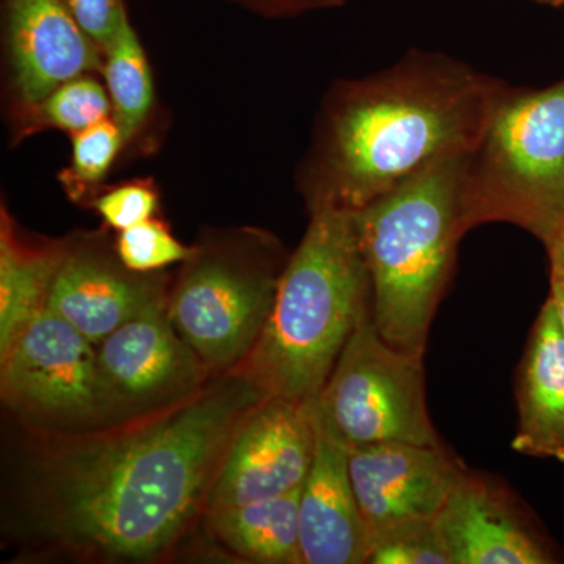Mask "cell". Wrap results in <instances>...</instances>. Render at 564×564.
<instances>
[{
	"instance_id": "44dd1931",
	"label": "cell",
	"mask_w": 564,
	"mask_h": 564,
	"mask_svg": "<svg viewBox=\"0 0 564 564\" xmlns=\"http://www.w3.org/2000/svg\"><path fill=\"white\" fill-rule=\"evenodd\" d=\"M124 143L113 117L73 133V158L62 180L70 198H84L88 192L98 188Z\"/></svg>"
},
{
	"instance_id": "7a4b0ae2",
	"label": "cell",
	"mask_w": 564,
	"mask_h": 564,
	"mask_svg": "<svg viewBox=\"0 0 564 564\" xmlns=\"http://www.w3.org/2000/svg\"><path fill=\"white\" fill-rule=\"evenodd\" d=\"M507 87L429 51L337 85L304 165L307 209H362L432 163L470 154Z\"/></svg>"
},
{
	"instance_id": "ffe728a7",
	"label": "cell",
	"mask_w": 564,
	"mask_h": 564,
	"mask_svg": "<svg viewBox=\"0 0 564 564\" xmlns=\"http://www.w3.org/2000/svg\"><path fill=\"white\" fill-rule=\"evenodd\" d=\"M41 124L77 133L111 117L109 91L90 74L58 85L35 107Z\"/></svg>"
},
{
	"instance_id": "52a82bcc",
	"label": "cell",
	"mask_w": 564,
	"mask_h": 564,
	"mask_svg": "<svg viewBox=\"0 0 564 564\" xmlns=\"http://www.w3.org/2000/svg\"><path fill=\"white\" fill-rule=\"evenodd\" d=\"M318 406L345 443L443 445L426 408L423 356L386 343L372 304L359 315Z\"/></svg>"
},
{
	"instance_id": "83f0119b",
	"label": "cell",
	"mask_w": 564,
	"mask_h": 564,
	"mask_svg": "<svg viewBox=\"0 0 564 564\" xmlns=\"http://www.w3.org/2000/svg\"><path fill=\"white\" fill-rule=\"evenodd\" d=\"M549 295L555 300L564 329V272L556 269V267H551V292H549Z\"/></svg>"
},
{
	"instance_id": "9c48e42d",
	"label": "cell",
	"mask_w": 564,
	"mask_h": 564,
	"mask_svg": "<svg viewBox=\"0 0 564 564\" xmlns=\"http://www.w3.org/2000/svg\"><path fill=\"white\" fill-rule=\"evenodd\" d=\"M98 366L113 426L187 402L210 372L174 329L166 307L126 323L98 345Z\"/></svg>"
},
{
	"instance_id": "d6986e66",
	"label": "cell",
	"mask_w": 564,
	"mask_h": 564,
	"mask_svg": "<svg viewBox=\"0 0 564 564\" xmlns=\"http://www.w3.org/2000/svg\"><path fill=\"white\" fill-rule=\"evenodd\" d=\"M104 76L111 102V117L120 126L126 143L139 133L154 102L150 63L128 13L107 50Z\"/></svg>"
},
{
	"instance_id": "2e32d148",
	"label": "cell",
	"mask_w": 564,
	"mask_h": 564,
	"mask_svg": "<svg viewBox=\"0 0 564 564\" xmlns=\"http://www.w3.org/2000/svg\"><path fill=\"white\" fill-rule=\"evenodd\" d=\"M518 454L564 463V329L555 300H545L530 333L518 384Z\"/></svg>"
},
{
	"instance_id": "277c9868",
	"label": "cell",
	"mask_w": 564,
	"mask_h": 564,
	"mask_svg": "<svg viewBox=\"0 0 564 564\" xmlns=\"http://www.w3.org/2000/svg\"><path fill=\"white\" fill-rule=\"evenodd\" d=\"M469 154L426 166L355 212L372 284V317L386 343L423 356L430 326L467 232L463 187Z\"/></svg>"
},
{
	"instance_id": "4fadbf2b",
	"label": "cell",
	"mask_w": 564,
	"mask_h": 564,
	"mask_svg": "<svg viewBox=\"0 0 564 564\" xmlns=\"http://www.w3.org/2000/svg\"><path fill=\"white\" fill-rule=\"evenodd\" d=\"M452 564H551L554 549L502 486L463 474L434 518Z\"/></svg>"
},
{
	"instance_id": "9a60e30c",
	"label": "cell",
	"mask_w": 564,
	"mask_h": 564,
	"mask_svg": "<svg viewBox=\"0 0 564 564\" xmlns=\"http://www.w3.org/2000/svg\"><path fill=\"white\" fill-rule=\"evenodd\" d=\"M348 451L317 400V443L300 499L303 564H362L369 532L352 489Z\"/></svg>"
},
{
	"instance_id": "ac0fdd59",
	"label": "cell",
	"mask_w": 564,
	"mask_h": 564,
	"mask_svg": "<svg viewBox=\"0 0 564 564\" xmlns=\"http://www.w3.org/2000/svg\"><path fill=\"white\" fill-rule=\"evenodd\" d=\"M65 243L31 245L17 232L9 212L0 226V356L46 310L52 282L58 272Z\"/></svg>"
},
{
	"instance_id": "7402d4cb",
	"label": "cell",
	"mask_w": 564,
	"mask_h": 564,
	"mask_svg": "<svg viewBox=\"0 0 564 564\" xmlns=\"http://www.w3.org/2000/svg\"><path fill=\"white\" fill-rule=\"evenodd\" d=\"M366 563L452 564V558L434 519H417L372 534Z\"/></svg>"
},
{
	"instance_id": "d4e9b609",
	"label": "cell",
	"mask_w": 564,
	"mask_h": 564,
	"mask_svg": "<svg viewBox=\"0 0 564 564\" xmlns=\"http://www.w3.org/2000/svg\"><path fill=\"white\" fill-rule=\"evenodd\" d=\"M70 17L102 52L117 35L126 10L122 0H63Z\"/></svg>"
},
{
	"instance_id": "5b68a950",
	"label": "cell",
	"mask_w": 564,
	"mask_h": 564,
	"mask_svg": "<svg viewBox=\"0 0 564 564\" xmlns=\"http://www.w3.org/2000/svg\"><path fill=\"white\" fill-rule=\"evenodd\" d=\"M563 217L564 79L507 87L467 158L464 226L511 223L544 242Z\"/></svg>"
},
{
	"instance_id": "5bb4252c",
	"label": "cell",
	"mask_w": 564,
	"mask_h": 564,
	"mask_svg": "<svg viewBox=\"0 0 564 564\" xmlns=\"http://www.w3.org/2000/svg\"><path fill=\"white\" fill-rule=\"evenodd\" d=\"M6 29L14 88L32 109L58 85L102 69L104 52L63 0H6Z\"/></svg>"
},
{
	"instance_id": "30bf717a",
	"label": "cell",
	"mask_w": 564,
	"mask_h": 564,
	"mask_svg": "<svg viewBox=\"0 0 564 564\" xmlns=\"http://www.w3.org/2000/svg\"><path fill=\"white\" fill-rule=\"evenodd\" d=\"M315 443L317 399L267 397L234 433L212 484L206 513L303 485L313 466Z\"/></svg>"
},
{
	"instance_id": "f546056e",
	"label": "cell",
	"mask_w": 564,
	"mask_h": 564,
	"mask_svg": "<svg viewBox=\"0 0 564 564\" xmlns=\"http://www.w3.org/2000/svg\"><path fill=\"white\" fill-rule=\"evenodd\" d=\"M554 7H564V0H555Z\"/></svg>"
},
{
	"instance_id": "ba28073f",
	"label": "cell",
	"mask_w": 564,
	"mask_h": 564,
	"mask_svg": "<svg viewBox=\"0 0 564 564\" xmlns=\"http://www.w3.org/2000/svg\"><path fill=\"white\" fill-rule=\"evenodd\" d=\"M0 362L3 402L22 421L50 433L113 426L99 375L98 345L47 307L25 326Z\"/></svg>"
},
{
	"instance_id": "cb8c5ba5",
	"label": "cell",
	"mask_w": 564,
	"mask_h": 564,
	"mask_svg": "<svg viewBox=\"0 0 564 564\" xmlns=\"http://www.w3.org/2000/svg\"><path fill=\"white\" fill-rule=\"evenodd\" d=\"M93 206L109 228L120 232L154 218L159 193L151 182H128L101 193Z\"/></svg>"
},
{
	"instance_id": "8992f818",
	"label": "cell",
	"mask_w": 564,
	"mask_h": 564,
	"mask_svg": "<svg viewBox=\"0 0 564 564\" xmlns=\"http://www.w3.org/2000/svg\"><path fill=\"white\" fill-rule=\"evenodd\" d=\"M270 239L199 245L170 289L166 315L210 375L231 373L258 344L284 263Z\"/></svg>"
},
{
	"instance_id": "3957f363",
	"label": "cell",
	"mask_w": 564,
	"mask_h": 564,
	"mask_svg": "<svg viewBox=\"0 0 564 564\" xmlns=\"http://www.w3.org/2000/svg\"><path fill=\"white\" fill-rule=\"evenodd\" d=\"M258 344L232 373L267 397L318 399L359 315L372 304L355 212L310 207Z\"/></svg>"
},
{
	"instance_id": "f1b7e54d",
	"label": "cell",
	"mask_w": 564,
	"mask_h": 564,
	"mask_svg": "<svg viewBox=\"0 0 564 564\" xmlns=\"http://www.w3.org/2000/svg\"><path fill=\"white\" fill-rule=\"evenodd\" d=\"M534 3H541V6L554 7L555 0H532Z\"/></svg>"
},
{
	"instance_id": "484cf974",
	"label": "cell",
	"mask_w": 564,
	"mask_h": 564,
	"mask_svg": "<svg viewBox=\"0 0 564 564\" xmlns=\"http://www.w3.org/2000/svg\"><path fill=\"white\" fill-rule=\"evenodd\" d=\"M243 2L267 14H295L307 10L339 7L345 3V0H243Z\"/></svg>"
},
{
	"instance_id": "e0dca14e",
	"label": "cell",
	"mask_w": 564,
	"mask_h": 564,
	"mask_svg": "<svg viewBox=\"0 0 564 564\" xmlns=\"http://www.w3.org/2000/svg\"><path fill=\"white\" fill-rule=\"evenodd\" d=\"M303 485L292 491L207 511L210 532L223 547L245 562L303 564L300 536V499Z\"/></svg>"
},
{
	"instance_id": "6da1fadb",
	"label": "cell",
	"mask_w": 564,
	"mask_h": 564,
	"mask_svg": "<svg viewBox=\"0 0 564 564\" xmlns=\"http://www.w3.org/2000/svg\"><path fill=\"white\" fill-rule=\"evenodd\" d=\"M263 399L240 375H220L172 410L47 444L21 478V532L82 558L165 555L206 513L223 455Z\"/></svg>"
},
{
	"instance_id": "7c38bea8",
	"label": "cell",
	"mask_w": 564,
	"mask_h": 564,
	"mask_svg": "<svg viewBox=\"0 0 564 564\" xmlns=\"http://www.w3.org/2000/svg\"><path fill=\"white\" fill-rule=\"evenodd\" d=\"M165 274L137 273L98 240L66 242L46 307L99 345L126 323L166 307Z\"/></svg>"
},
{
	"instance_id": "8fae6325",
	"label": "cell",
	"mask_w": 564,
	"mask_h": 564,
	"mask_svg": "<svg viewBox=\"0 0 564 564\" xmlns=\"http://www.w3.org/2000/svg\"><path fill=\"white\" fill-rule=\"evenodd\" d=\"M348 469L369 538L400 522L436 518L466 473L444 445L411 443L355 445Z\"/></svg>"
},
{
	"instance_id": "4316f807",
	"label": "cell",
	"mask_w": 564,
	"mask_h": 564,
	"mask_svg": "<svg viewBox=\"0 0 564 564\" xmlns=\"http://www.w3.org/2000/svg\"><path fill=\"white\" fill-rule=\"evenodd\" d=\"M545 251H547L549 263L551 267L563 270L564 272V217L555 226L554 231L549 234L547 239L543 242Z\"/></svg>"
},
{
	"instance_id": "603a6c76",
	"label": "cell",
	"mask_w": 564,
	"mask_h": 564,
	"mask_svg": "<svg viewBox=\"0 0 564 564\" xmlns=\"http://www.w3.org/2000/svg\"><path fill=\"white\" fill-rule=\"evenodd\" d=\"M198 247H185L161 220H147L118 234L115 252L122 265L137 273H158L193 258Z\"/></svg>"
}]
</instances>
